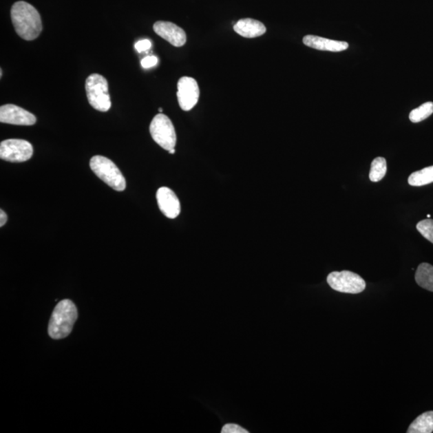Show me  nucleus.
Returning <instances> with one entry per match:
<instances>
[{
	"mask_svg": "<svg viewBox=\"0 0 433 433\" xmlns=\"http://www.w3.org/2000/svg\"><path fill=\"white\" fill-rule=\"evenodd\" d=\"M14 31L23 40H36L43 30L40 13L32 4L24 1L14 3L11 10Z\"/></svg>",
	"mask_w": 433,
	"mask_h": 433,
	"instance_id": "1",
	"label": "nucleus"
},
{
	"mask_svg": "<svg viewBox=\"0 0 433 433\" xmlns=\"http://www.w3.org/2000/svg\"><path fill=\"white\" fill-rule=\"evenodd\" d=\"M78 317L76 306L70 299H64L55 306L48 324V335L54 339L69 337Z\"/></svg>",
	"mask_w": 433,
	"mask_h": 433,
	"instance_id": "2",
	"label": "nucleus"
},
{
	"mask_svg": "<svg viewBox=\"0 0 433 433\" xmlns=\"http://www.w3.org/2000/svg\"><path fill=\"white\" fill-rule=\"evenodd\" d=\"M90 168L97 177L116 191H125V178L118 167L110 159L103 156H94L90 160Z\"/></svg>",
	"mask_w": 433,
	"mask_h": 433,
	"instance_id": "3",
	"label": "nucleus"
},
{
	"mask_svg": "<svg viewBox=\"0 0 433 433\" xmlns=\"http://www.w3.org/2000/svg\"><path fill=\"white\" fill-rule=\"evenodd\" d=\"M85 90L90 105L100 112H108L111 108V99L108 81L103 76L94 73L87 78Z\"/></svg>",
	"mask_w": 433,
	"mask_h": 433,
	"instance_id": "4",
	"label": "nucleus"
},
{
	"mask_svg": "<svg viewBox=\"0 0 433 433\" xmlns=\"http://www.w3.org/2000/svg\"><path fill=\"white\" fill-rule=\"evenodd\" d=\"M149 132L154 142L165 150H171L177 143L176 131L167 116L159 114L149 126Z\"/></svg>",
	"mask_w": 433,
	"mask_h": 433,
	"instance_id": "5",
	"label": "nucleus"
},
{
	"mask_svg": "<svg viewBox=\"0 0 433 433\" xmlns=\"http://www.w3.org/2000/svg\"><path fill=\"white\" fill-rule=\"evenodd\" d=\"M327 280L330 288L342 293L359 294L366 288V283L362 277L352 271L332 272Z\"/></svg>",
	"mask_w": 433,
	"mask_h": 433,
	"instance_id": "6",
	"label": "nucleus"
},
{
	"mask_svg": "<svg viewBox=\"0 0 433 433\" xmlns=\"http://www.w3.org/2000/svg\"><path fill=\"white\" fill-rule=\"evenodd\" d=\"M33 155L31 143L25 140L8 139L0 144V158L6 162L19 163L27 162Z\"/></svg>",
	"mask_w": 433,
	"mask_h": 433,
	"instance_id": "7",
	"label": "nucleus"
},
{
	"mask_svg": "<svg viewBox=\"0 0 433 433\" xmlns=\"http://www.w3.org/2000/svg\"><path fill=\"white\" fill-rule=\"evenodd\" d=\"M199 95L200 90L198 82L193 78L184 76L178 81L177 96L182 110H191L198 104Z\"/></svg>",
	"mask_w": 433,
	"mask_h": 433,
	"instance_id": "8",
	"label": "nucleus"
},
{
	"mask_svg": "<svg viewBox=\"0 0 433 433\" xmlns=\"http://www.w3.org/2000/svg\"><path fill=\"white\" fill-rule=\"evenodd\" d=\"M0 121L5 124L30 126L36 123V118L21 107L8 104L0 107Z\"/></svg>",
	"mask_w": 433,
	"mask_h": 433,
	"instance_id": "9",
	"label": "nucleus"
},
{
	"mask_svg": "<svg viewBox=\"0 0 433 433\" xmlns=\"http://www.w3.org/2000/svg\"><path fill=\"white\" fill-rule=\"evenodd\" d=\"M154 31L157 35L174 47H182L187 43V34L182 28L171 22L158 21L154 23Z\"/></svg>",
	"mask_w": 433,
	"mask_h": 433,
	"instance_id": "10",
	"label": "nucleus"
},
{
	"mask_svg": "<svg viewBox=\"0 0 433 433\" xmlns=\"http://www.w3.org/2000/svg\"><path fill=\"white\" fill-rule=\"evenodd\" d=\"M160 211L168 218H176L181 213V205L176 194L168 187H160L157 192Z\"/></svg>",
	"mask_w": 433,
	"mask_h": 433,
	"instance_id": "11",
	"label": "nucleus"
},
{
	"mask_svg": "<svg viewBox=\"0 0 433 433\" xmlns=\"http://www.w3.org/2000/svg\"><path fill=\"white\" fill-rule=\"evenodd\" d=\"M303 42L306 46L313 47L314 50L334 52L347 50L349 46L347 42L329 40L313 35L304 36Z\"/></svg>",
	"mask_w": 433,
	"mask_h": 433,
	"instance_id": "12",
	"label": "nucleus"
},
{
	"mask_svg": "<svg viewBox=\"0 0 433 433\" xmlns=\"http://www.w3.org/2000/svg\"><path fill=\"white\" fill-rule=\"evenodd\" d=\"M233 30L245 38L259 37L266 32L264 23L254 19H242L238 21L233 26Z\"/></svg>",
	"mask_w": 433,
	"mask_h": 433,
	"instance_id": "13",
	"label": "nucleus"
},
{
	"mask_svg": "<svg viewBox=\"0 0 433 433\" xmlns=\"http://www.w3.org/2000/svg\"><path fill=\"white\" fill-rule=\"evenodd\" d=\"M433 432V411L426 412L412 423L408 433H432Z\"/></svg>",
	"mask_w": 433,
	"mask_h": 433,
	"instance_id": "14",
	"label": "nucleus"
},
{
	"mask_svg": "<svg viewBox=\"0 0 433 433\" xmlns=\"http://www.w3.org/2000/svg\"><path fill=\"white\" fill-rule=\"evenodd\" d=\"M415 279L421 288L433 292V266L426 262L420 264L416 272Z\"/></svg>",
	"mask_w": 433,
	"mask_h": 433,
	"instance_id": "15",
	"label": "nucleus"
},
{
	"mask_svg": "<svg viewBox=\"0 0 433 433\" xmlns=\"http://www.w3.org/2000/svg\"><path fill=\"white\" fill-rule=\"evenodd\" d=\"M433 182V165L412 173L408 178L412 187H423Z\"/></svg>",
	"mask_w": 433,
	"mask_h": 433,
	"instance_id": "16",
	"label": "nucleus"
},
{
	"mask_svg": "<svg viewBox=\"0 0 433 433\" xmlns=\"http://www.w3.org/2000/svg\"><path fill=\"white\" fill-rule=\"evenodd\" d=\"M387 173V162L386 158L379 157L374 158L371 165L369 178L372 182H378L386 176Z\"/></svg>",
	"mask_w": 433,
	"mask_h": 433,
	"instance_id": "17",
	"label": "nucleus"
},
{
	"mask_svg": "<svg viewBox=\"0 0 433 433\" xmlns=\"http://www.w3.org/2000/svg\"><path fill=\"white\" fill-rule=\"evenodd\" d=\"M433 114V102H426L419 108L413 109L410 114V119L412 123H419L421 121L430 118Z\"/></svg>",
	"mask_w": 433,
	"mask_h": 433,
	"instance_id": "18",
	"label": "nucleus"
},
{
	"mask_svg": "<svg viewBox=\"0 0 433 433\" xmlns=\"http://www.w3.org/2000/svg\"><path fill=\"white\" fill-rule=\"evenodd\" d=\"M417 231L421 233V235L429 240L433 244V220L432 219H425L417 223Z\"/></svg>",
	"mask_w": 433,
	"mask_h": 433,
	"instance_id": "19",
	"label": "nucleus"
},
{
	"mask_svg": "<svg viewBox=\"0 0 433 433\" xmlns=\"http://www.w3.org/2000/svg\"><path fill=\"white\" fill-rule=\"evenodd\" d=\"M247 430L235 424H227L222 427V433H247Z\"/></svg>",
	"mask_w": 433,
	"mask_h": 433,
	"instance_id": "20",
	"label": "nucleus"
},
{
	"mask_svg": "<svg viewBox=\"0 0 433 433\" xmlns=\"http://www.w3.org/2000/svg\"><path fill=\"white\" fill-rule=\"evenodd\" d=\"M158 59L154 56H146L142 61V65L144 69H149L155 65H157Z\"/></svg>",
	"mask_w": 433,
	"mask_h": 433,
	"instance_id": "21",
	"label": "nucleus"
},
{
	"mask_svg": "<svg viewBox=\"0 0 433 433\" xmlns=\"http://www.w3.org/2000/svg\"><path fill=\"white\" fill-rule=\"evenodd\" d=\"M151 46H152V43L149 40H143L136 43L135 48L138 52H142L149 50Z\"/></svg>",
	"mask_w": 433,
	"mask_h": 433,
	"instance_id": "22",
	"label": "nucleus"
},
{
	"mask_svg": "<svg viewBox=\"0 0 433 433\" xmlns=\"http://www.w3.org/2000/svg\"><path fill=\"white\" fill-rule=\"evenodd\" d=\"M8 221V215L7 213H5L3 210L0 211V226L3 227L5 224H6Z\"/></svg>",
	"mask_w": 433,
	"mask_h": 433,
	"instance_id": "23",
	"label": "nucleus"
},
{
	"mask_svg": "<svg viewBox=\"0 0 433 433\" xmlns=\"http://www.w3.org/2000/svg\"><path fill=\"white\" fill-rule=\"evenodd\" d=\"M169 152L170 154H175V149H173L171 150H169Z\"/></svg>",
	"mask_w": 433,
	"mask_h": 433,
	"instance_id": "24",
	"label": "nucleus"
},
{
	"mask_svg": "<svg viewBox=\"0 0 433 433\" xmlns=\"http://www.w3.org/2000/svg\"><path fill=\"white\" fill-rule=\"evenodd\" d=\"M2 76H3V71H2V70H0V76H1V77H2Z\"/></svg>",
	"mask_w": 433,
	"mask_h": 433,
	"instance_id": "25",
	"label": "nucleus"
},
{
	"mask_svg": "<svg viewBox=\"0 0 433 433\" xmlns=\"http://www.w3.org/2000/svg\"><path fill=\"white\" fill-rule=\"evenodd\" d=\"M162 111H163V109H162V108H160V109H159V112H160V113H162Z\"/></svg>",
	"mask_w": 433,
	"mask_h": 433,
	"instance_id": "26",
	"label": "nucleus"
},
{
	"mask_svg": "<svg viewBox=\"0 0 433 433\" xmlns=\"http://www.w3.org/2000/svg\"><path fill=\"white\" fill-rule=\"evenodd\" d=\"M427 218H430L431 215H427Z\"/></svg>",
	"mask_w": 433,
	"mask_h": 433,
	"instance_id": "27",
	"label": "nucleus"
}]
</instances>
